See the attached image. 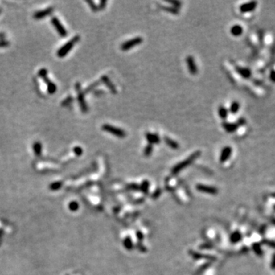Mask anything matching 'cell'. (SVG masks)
Returning a JSON list of instances; mask_svg holds the SVG:
<instances>
[{
  "instance_id": "1",
  "label": "cell",
  "mask_w": 275,
  "mask_h": 275,
  "mask_svg": "<svg viewBox=\"0 0 275 275\" xmlns=\"http://www.w3.org/2000/svg\"><path fill=\"white\" fill-rule=\"evenodd\" d=\"M80 40V37L79 35H76L73 38H72L70 41H68L66 44H64L61 47L58 49V51H57V57L60 58H63L65 56L68 55V53L72 50V48L76 45V43H78Z\"/></svg>"
},
{
  "instance_id": "2",
  "label": "cell",
  "mask_w": 275,
  "mask_h": 275,
  "mask_svg": "<svg viewBox=\"0 0 275 275\" xmlns=\"http://www.w3.org/2000/svg\"><path fill=\"white\" fill-rule=\"evenodd\" d=\"M75 88H76V93H77V101L79 103L81 111L84 113H88L89 108H88L87 103H86L85 100V94H84V91L82 90V88H81V84L80 83H76V85H75Z\"/></svg>"
},
{
  "instance_id": "3",
  "label": "cell",
  "mask_w": 275,
  "mask_h": 275,
  "mask_svg": "<svg viewBox=\"0 0 275 275\" xmlns=\"http://www.w3.org/2000/svg\"><path fill=\"white\" fill-rule=\"evenodd\" d=\"M102 130L105 131V132H108V133L112 134L114 136L119 138H124L126 137L127 134H126L125 131L123 130V129H120V128L116 127L114 125H112L109 124H104L102 125Z\"/></svg>"
},
{
  "instance_id": "4",
  "label": "cell",
  "mask_w": 275,
  "mask_h": 275,
  "mask_svg": "<svg viewBox=\"0 0 275 275\" xmlns=\"http://www.w3.org/2000/svg\"><path fill=\"white\" fill-rule=\"evenodd\" d=\"M199 155H200V151H196V152H194L193 154H192L189 157V158H187L185 161H181V162L179 163L178 164H177V165H176L175 167L173 168V170H172L173 173H174V174H177V173L180 171L182 169H183V168H185L186 167H187V166L190 165V164H191V163L193 162L195 159H196V158H197Z\"/></svg>"
},
{
  "instance_id": "5",
  "label": "cell",
  "mask_w": 275,
  "mask_h": 275,
  "mask_svg": "<svg viewBox=\"0 0 275 275\" xmlns=\"http://www.w3.org/2000/svg\"><path fill=\"white\" fill-rule=\"evenodd\" d=\"M142 41H143V38L142 37H135V38H132V39L128 40V41L123 42L121 44L120 48L123 51H129L130 49H132V47L142 44Z\"/></svg>"
},
{
  "instance_id": "6",
  "label": "cell",
  "mask_w": 275,
  "mask_h": 275,
  "mask_svg": "<svg viewBox=\"0 0 275 275\" xmlns=\"http://www.w3.org/2000/svg\"><path fill=\"white\" fill-rule=\"evenodd\" d=\"M51 22L52 25L54 26V28H55L56 31H57V32L58 33L60 36H61L62 38H65L68 35V31H67L66 28L64 27V25H62L60 20L57 18V17H52Z\"/></svg>"
},
{
  "instance_id": "7",
  "label": "cell",
  "mask_w": 275,
  "mask_h": 275,
  "mask_svg": "<svg viewBox=\"0 0 275 275\" xmlns=\"http://www.w3.org/2000/svg\"><path fill=\"white\" fill-rule=\"evenodd\" d=\"M186 63L187 66L188 70L192 75H196L198 73V68L197 65H196V62H195L194 58H193L192 56H187L186 58Z\"/></svg>"
},
{
  "instance_id": "8",
  "label": "cell",
  "mask_w": 275,
  "mask_h": 275,
  "mask_svg": "<svg viewBox=\"0 0 275 275\" xmlns=\"http://www.w3.org/2000/svg\"><path fill=\"white\" fill-rule=\"evenodd\" d=\"M54 12V8L53 7H48L45 9H43V10L38 11V12H35L33 15V18L36 20H40V19H42L44 18L51 15Z\"/></svg>"
},
{
  "instance_id": "9",
  "label": "cell",
  "mask_w": 275,
  "mask_h": 275,
  "mask_svg": "<svg viewBox=\"0 0 275 275\" xmlns=\"http://www.w3.org/2000/svg\"><path fill=\"white\" fill-rule=\"evenodd\" d=\"M257 5H258V2L255 1H252V2H248L243 3V4L241 5L240 7H239V10H240V12H242V13L252 12V11H254L255 9H256Z\"/></svg>"
},
{
  "instance_id": "10",
  "label": "cell",
  "mask_w": 275,
  "mask_h": 275,
  "mask_svg": "<svg viewBox=\"0 0 275 275\" xmlns=\"http://www.w3.org/2000/svg\"><path fill=\"white\" fill-rule=\"evenodd\" d=\"M100 81L106 86V87L109 89L110 92H111L113 94L117 93V89H116V86H115L114 84L110 80V79L108 77V76H105V75H103V76H101V78H100Z\"/></svg>"
},
{
  "instance_id": "11",
  "label": "cell",
  "mask_w": 275,
  "mask_h": 275,
  "mask_svg": "<svg viewBox=\"0 0 275 275\" xmlns=\"http://www.w3.org/2000/svg\"><path fill=\"white\" fill-rule=\"evenodd\" d=\"M145 136L150 145H156V144L160 143V142H161V138H160L159 135L156 133L145 132Z\"/></svg>"
},
{
  "instance_id": "12",
  "label": "cell",
  "mask_w": 275,
  "mask_h": 275,
  "mask_svg": "<svg viewBox=\"0 0 275 275\" xmlns=\"http://www.w3.org/2000/svg\"><path fill=\"white\" fill-rule=\"evenodd\" d=\"M222 126L224 129V130L225 132H228V133H232L235 132L238 129L239 126H238L237 123H232V122H228V121H223L222 123Z\"/></svg>"
},
{
  "instance_id": "13",
  "label": "cell",
  "mask_w": 275,
  "mask_h": 275,
  "mask_svg": "<svg viewBox=\"0 0 275 275\" xmlns=\"http://www.w3.org/2000/svg\"><path fill=\"white\" fill-rule=\"evenodd\" d=\"M232 152V149L230 146H225L224 147L223 149L222 150L221 154H220V161L221 162H224V161H227L228 159V158L231 155Z\"/></svg>"
},
{
  "instance_id": "14",
  "label": "cell",
  "mask_w": 275,
  "mask_h": 275,
  "mask_svg": "<svg viewBox=\"0 0 275 275\" xmlns=\"http://www.w3.org/2000/svg\"><path fill=\"white\" fill-rule=\"evenodd\" d=\"M43 80H44V83L47 85V92L49 94H54L57 91V86H56V84H54L51 80H50V79L47 78V76L43 78Z\"/></svg>"
},
{
  "instance_id": "15",
  "label": "cell",
  "mask_w": 275,
  "mask_h": 275,
  "mask_svg": "<svg viewBox=\"0 0 275 275\" xmlns=\"http://www.w3.org/2000/svg\"><path fill=\"white\" fill-rule=\"evenodd\" d=\"M236 71H237V73L244 78H249L251 76V75H252V72H251V70L246 68L236 66Z\"/></svg>"
},
{
  "instance_id": "16",
  "label": "cell",
  "mask_w": 275,
  "mask_h": 275,
  "mask_svg": "<svg viewBox=\"0 0 275 275\" xmlns=\"http://www.w3.org/2000/svg\"><path fill=\"white\" fill-rule=\"evenodd\" d=\"M163 139H164V142L167 144V146H169L170 148H172V149H178L179 148V146H180V145H179L178 142L174 141V139L170 138L167 136H164L163 138Z\"/></svg>"
},
{
  "instance_id": "17",
  "label": "cell",
  "mask_w": 275,
  "mask_h": 275,
  "mask_svg": "<svg viewBox=\"0 0 275 275\" xmlns=\"http://www.w3.org/2000/svg\"><path fill=\"white\" fill-rule=\"evenodd\" d=\"M230 33L233 35V36H240V35L243 33V28L239 25H235L231 27L230 28Z\"/></svg>"
},
{
  "instance_id": "18",
  "label": "cell",
  "mask_w": 275,
  "mask_h": 275,
  "mask_svg": "<svg viewBox=\"0 0 275 275\" xmlns=\"http://www.w3.org/2000/svg\"><path fill=\"white\" fill-rule=\"evenodd\" d=\"M218 115L222 119L225 120L227 119L228 115V110L223 105H220L218 108Z\"/></svg>"
},
{
  "instance_id": "19",
  "label": "cell",
  "mask_w": 275,
  "mask_h": 275,
  "mask_svg": "<svg viewBox=\"0 0 275 275\" xmlns=\"http://www.w3.org/2000/svg\"><path fill=\"white\" fill-rule=\"evenodd\" d=\"M159 6L161 9L169 12V13L174 14V15H178L179 14V9H176V8L173 7V6H161V5H159Z\"/></svg>"
},
{
  "instance_id": "20",
  "label": "cell",
  "mask_w": 275,
  "mask_h": 275,
  "mask_svg": "<svg viewBox=\"0 0 275 275\" xmlns=\"http://www.w3.org/2000/svg\"><path fill=\"white\" fill-rule=\"evenodd\" d=\"M239 109H240V104H239V102L233 101L231 105H230L229 110L228 111L231 113H232V114H236V113H237L239 112Z\"/></svg>"
},
{
  "instance_id": "21",
  "label": "cell",
  "mask_w": 275,
  "mask_h": 275,
  "mask_svg": "<svg viewBox=\"0 0 275 275\" xmlns=\"http://www.w3.org/2000/svg\"><path fill=\"white\" fill-rule=\"evenodd\" d=\"M100 83H101L100 81H95V82L92 83V84H90L89 86H88L87 87H86V89L84 90V94H87V93H89V92H92V91H93L94 89L97 87V86L100 85Z\"/></svg>"
},
{
  "instance_id": "22",
  "label": "cell",
  "mask_w": 275,
  "mask_h": 275,
  "mask_svg": "<svg viewBox=\"0 0 275 275\" xmlns=\"http://www.w3.org/2000/svg\"><path fill=\"white\" fill-rule=\"evenodd\" d=\"M33 149H34L35 154L36 155H40L41 153V149H42V145L39 142H35L33 145Z\"/></svg>"
},
{
  "instance_id": "23",
  "label": "cell",
  "mask_w": 275,
  "mask_h": 275,
  "mask_svg": "<svg viewBox=\"0 0 275 275\" xmlns=\"http://www.w3.org/2000/svg\"><path fill=\"white\" fill-rule=\"evenodd\" d=\"M166 2L169 3V4L171 5V6H173V7L176 8V9H180V6H181V5H182L181 2L178 1V0H167V1H166Z\"/></svg>"
},
{
  "instance_id": "24",
  "label": "cell",
  "mask_w": 275,
  "mask_h": 275,
  "mask_svg": "<svg viewBox=\"0 0 275 275\" xmlns=\"http://www.w3.org/2000/svg\"><path fill=\"white\" fill-rule=\"evenodd\" d=\"M152 151H153V145L148 144V145H147L146 146H145V149H144V154H145V156H150V155L151 154V153H152Z\"/></svg>"
},
{
  "instance_id": "25",
  "label": "cell",
  "mask_w": 275,
  "mask_h": 275,
  "mask_svg": "<svg viewBox=\"0 0 275 275\" xmlns=\"http://www.w3.org/2000/svg\"><path fill=\"white\" fill-rule=\"evenodd\" d=\"M73 101V98L71 96H69L68 97H67L61 103V105L62 106H68V105H70L72 102Z\"/></svg>"
},
{
  "instance_id": "26",
  "label": "cell",
  "mask_w": 275,
  "mask_h": 275,
  "mask_svg": "<svg viewBox=\"0 0 275 275\" xmlns=\"http://www.w3.org/2000/svg\"><path fill=\"white\" fill-rule=\"evenodd\" d=\"M86 2L88 3V5L89 6L90 9H92L93 12H96V11H98V6L96 5V3L94 2L93 1H91V0H87V1H86Z\"/></svg>"
},
{
  "instance_id": "27",
  "label": "cell",
  "mask_w": 275,
  "mask_h": 275,
  "mask_svg": "<svg viewBox=\"0 0 275 275\" xmlns=\"http://www.w3.org/2000/svg\"><path fill=\"white\" fill-rule=\"evenodd\" d=\"M38 76H39V77L41 78V79H43V78H44V77H46V76H47V69H45V68L41 69V70H40L39 71H38Z\"/></svg>"
},
{
  "instance_id": "28",
  "label": "cell",
  "mask_w": 275,
  "mask_h": 275,
  "mask_svg": "<svg viewBox=\"0 0 275 275\" xmlns=\"http://www.w3.org/2000/svg\"><path fill=\"white\" fill-rule=\"evenodd\" d=\"M10 45V42L8 40H0V47H6Z\"/></svg>"
},
{
  "instance_id": "29",
  "label": "cell",
  "mask_w": 275,
  "mask_h": 275,
  "mask_svg": "<svg viewBox=\"0 0 275 275\" xmlns=\"http://www.w3.org/2000/svg\"><path fill=\"white\" fill-rule=\"evenodd\" d=\"M107 2L105 0H103V1H100V4L98 6V10H103L105 8V5H106Z\"/></svg>"
},
{
  "instance_id": "30",
  "label": "cell",
  "mask_w": 275,
  "mask_h": 275,
  "mask_svg": "<svg viewBox=\"0 0 275 275\" xmlns=\"http://www.w3.org/2000/svg\"><path fill=\"white\" fill-rule=\"evenodd\" d=\"M73 151H74L75 154H76V155H81V154H82V153H83L82 148H81L80 147H79V146L75 147V148H73Z\"/></svg>"
},
{
  "instance_id": "31",
  "label": "cell",
  "mask_w": 275,
  "mask_h": 275,
  "mask_svg": "<svg viewBox=\"0 0 275 275\" xmlns=\"http://www.w3.org/2000/svg\"><path fill=\"white\" fill-rule=\"evenodd\" d=\"M236 123H237L238 126H239H239H241V125H245L246 120L244 119H243V118H240V119H239V120L236 121Z\"/></svg>"
},
{
  "instance_id": "32",
  "label": "cell",
  "mask_w": 275,
  "mask_h": 275,
  "mask_svg": "<svg viewBox=\"0 0 275 275\" xmlns=\"http://www.w3.org/2000/svg\"><path fill=\"white\" fill-rule=\"evenodd\" d=\"M270 79L275 83V70H271L270 73Z\"/></svg>"
},
{
  "instance_id": "33",
  "label": "cell",
  "mask_w": 275,
  "mask_h": 275,
  "mask_svg": "<svg viewBox=\"0 0 275 275\" xmlns=\"http://www.w3.org/2000/svg\"><path fill=\"white\" fill-rule=\"evenodd\" d=\"M93 93L95 96H101L103 95L104 92L103 90H101V89H100V90H95L93 92Z\"/></svg>"
},
{
  "instance_id": "34",
  "label": "cell",
  "mask_w": 275,
  "mask_h": 275,
  "mask_svg": "<svg viewBox=\"0 0 275 275\" xmlns=\"http://www.w3.org/2000/svg\"><path fill=\"white\" fill-rule=\"evenodd\" d=\"M5 37H6V34L4 32H0V40L4 39Z\"/></svg>"
},
{
  "instance_id": "35",
  "label": "cell",
  "mask_w": 275,
  "mask_h": 275,
  "mask_svg": "<svg viewBox=\"0 0 275 275\" xmlns=\"http://www.w3.org/2000/svg\"><path fill=\"white\" fill-rule=\"evenodd\" d=\"M1 12H2V9H0V14H1Z\"/></svg>"
}]
</instances>
